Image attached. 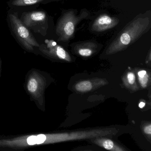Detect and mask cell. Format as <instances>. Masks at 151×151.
<instances>
[{
    "mask_svg": "<svg viewBox=\"0 0 151 151\" xmlns=\"http://www.w3.org/2000/svg\"><path fill=\"white\" fill-rule=\"evenodd\" d=\"M151 28V11L138 15L117 34L109 47L108 52L113 53L123 50L148 32Z\"/></svg>",
    "mask_w": 151,
    "mask_h": 151,
    "instance_id": "obj_1",
    "label": "cell"
},
{
    "mask_svg": "<svg viewBox=\"0 0 151 151\" xmlns=\"http://www.w3.org/2000/svg\"><path fill=\"white\" fill-rule=\"evenodd\" d=\"M60 135L57 133H39L0 136V151H24L32 147L55 143L61 140Z\"/></svg>",
    "mask_w": 151,
    "mask_h": 151,
    "instance_id": "obj_2",
    "label": "cell"
},
{
    "mask_svg": "<svg viewBox=\"0 0 151 151\" xmlns=\"http://www.w3.org/2000/svg\"><path fill=\"white\" fill-rule=\"evenodd\" d=\"M50 82L48 74L38 69H31L25 76L24 84L25 92L31 101L34 102L41 111L45 109V92Z\"/></svg>",
    "mask_w": 151,
    "mask_h": 151,
    "instance_id": "obj_3",
    "label": "cell"
},
{
    "mask_svg": "<svg viewBox=\"0 0 151 151\" xmlns=\"http://www.w3.org/2000/svg\"><path fill=\"white\" fill-rule=\"evenodd\" d=\"M6 20L11 34L21 47L28 52L38 55L40 44L32 32L21 21L19 13L9 9Z\"/></svg>",
    "mask_w": 151,
    "mask_h": 151,
    "instance_id": "obj_4",
    "label": "cell"
},
{
    "mask_svg": "<svg viewBox=\"0 0 151 151\" xmlns=\"http://www.w3.org/2000/svg\"><path fill=\"white\" fill-rule=\"evenodd\" d=\"M88 12L83 10L81 14H77L74 10L65 11L57 21L55 26V33L58 41L67 42L74 37L77 25L82 20L86 19Z\"/></svg>",
    "mask_w": 151,
    "mask_h": 151,
    "instance_id": "obj_5",
    "label": "cell"
},
{
    "mask_svg": "<svg viewBox=\"0 0 151 151\" xmlns=\"http://www.w3.org/2000/svg\"><path fill=\"white\" fill-rule=\"evenodd\" d=\"M19 17L31 31L43 37L47 35L50 18L45 10L37 9L23 12Z\"/></svg>",
    "mask_w": 151,
    "mask_h": 151,
    "instance_id": "obj_6",
    "label": "cell"
},
{
    "mask_svg": "<svg viewBox=\"0 0 151 151\" xmlns=\"http://www.w3.org/2000/svg\"><path fill=\"white\" fill-rule=\"evenodd\" d=\"M39 54L51 58L70 61V57L66 50L53 40L46 39L45 43L40 44Z\"/></svg>",
    "mask_w": 151,
    "mask_h": 151,
    "instance_id": "obj_7",
    "label": "cell"
},
{
    "mask_svg": "<svg viewBox=\"0 0 151 151\" xmlns=\"http://www.w3.org/2000/svg\"><path fill=\"white\" fill-rule=\"evenodd\" d=\"M47 3V0H9L7 5L10 9L22 13L37 9L41 4Z\"/></svg>",
    "mask_w": 151,
    "mask_h": 151,
    "instance_id": "obj_8",
    "label": "cell"
},
{
    "mask_svg": "<svg viewBox=\"0 0 151 151\" xmlns=\"http://www.w3.org/2000/svg\"><path fill=\"white\" fill-rule=\"evenodd\" d=\"M119 23V20L116 17H112L109 15L103 14L95 19L91 29L94 32H102L114 28Z\"/></svg>",
    "mask_w": 151,
    "mask_h": 151,
    "instance_id": "obj_9",
    "label": "cell"
},
{
    "mask_svg": "<svg viewBox=\"0 0 151 151\" xmlns=\"http://www.w3.org/2000/svg\"><path fill=\"white\" fill-rule=\"evenodd\" d=\"M76 47L79 55L83 57H89L93 53V50L98 47V45L92 41H86L77 44Z\"/></svg>",
    "mask_w": 151,
    "mask_h": 151,
    "instance_id": "obj_10",
    "label": "cell"
},
{
    "mask_svg": "<svg viewBox=\"0 0 151 151\" xmlns=\"http://www.w3.org/2000/svg\"><path fill=\"white\" fill-rule=\"evenodd\" d=\"M76 90L80 92H86L91 90L92 85L89 81H84L78 83L75 86Z\"/></svg>",
    "mask_w": 151,
    "mask_h": 151,
    "instance_id": "obj_11",
    "label": "cell"
},
{
    "mask_svg": "<svg viewBox=\"0 0 151 151\" xmlns=\"http://www.w3.org/2000/svg\"><path fill=\"white\" fill-rule=\"evenodd\" d=\"M101 146L107 150H113L114 143L110 139H104L101 143Z\"/></svg>",
    "mask_w": 151,
    "mask_h": 151,
    "instance_id": "obj_12",
    "label": "cell"
},
{
    "mask_svg": "<svg viewBox=\"0 0 151 151\" xmlns=\"http://www.w3.org/2000/svg\"><path fill=\"white\" fill-rule=\"evenodd\" d=\"M139 80L140 85L143 88L146 87L148 81V75L146 74L145 76L142 77H139Z\"/></svg>",
    "mask_w": 151,
    "mask_h": 151,
    "instance_id": "obj_13",
    "label": "cell"
},
{
    "mask_svg": "<svg viewBox=\"0 0 151 151\" xmlns=\"http://www.w3.org/2000/svg\"><path fill=\"white\" fill-rule=\"evenodd\" d=\"M127 78H128V82L130 84H133L135 83V76L133 73L129 72L127 75Z\"/></svg>",
    "mask_w": 151,
    "mask_h": 151,
    "instance_id": "obj_14",
    "label": "cell"
},
{
    "mask_svg": "<svg viewBox=\"0 0 151 151\" xmlns=\"http://www.w3.org/2000/svg\"><path fill=\"white\" fill-rule=\"evenodd\" d=\"M144 132L146 134H149V135L151 134V124H149V125H147L146 127H145V129H144Z\"/></svg>",
    "mask_w": 151,
    "mask_h": 151,
    "instance_id": "obj_15",
    "label": "cell"
},
{
    "mask_svg": "<svg viewBox=\"0 0 151 151\" xmlns=\"http://www.w3.org/2000/svg\"><path fill=\"white\" fill-rule=\"evenodd\" d=\"M146 74V71L145 70H141L138 73L139 77H142Z\"/></svg>",
    "mask_w": 151,
    "mask_h": 151,
    "instance_id": "obj_16",
    "label": "cell"
},
{
    "mask_svg": "<svg viewBox=\"0 0 151 151\" xmlns=\"http://www.w3.org/2000/svg\"><path fill=\"white\" fill-rule=\"evenodd\" d=\"M1 71H2V60L0 57V78L1 77Z\"/></svg>",
    "mask_w": 151,
    "mask_h": 151,
    "instance_id": "obj_17",
    "label": "cell"
},
{
    "mask_svg": "<svg viewBox=\"0 0 151 151\" xmlns=\"http://www.w3.org/2000/svg\"><path fill=\"white\" fill-rule=\"evenodd\" d=\"M145 102H140L139 104V106L140 108H143L145 106Z\"/></svg>",
    "mask_w": 151,
    "mask_h": 151,
    "instance_id": "obj_18",
    "label": "cell"
},
{
    "mask_svg": "<svg viewBox=\"0 0 151 151\" xmlns=\"http://www.w3.org/2000/svg\"><path fill=\"white\" fill-rule=\"evenodd\" d=\"M52 1V0H47V2H49V1Z\"/></svg>",
    "mask_w": 151,
    "mask_h": 151,
    "instance_id": "obj_19",
    "label": "cell"
}]
</instances>
